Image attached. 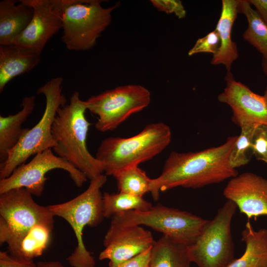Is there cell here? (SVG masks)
Returning <instances> with one entry per match:
<instances>
[{"label": "cell", "mask_w": 267, "mask_h": 267, "mask_svg": "<svg viewBox=\"0 0 267 267\" xmlns=\"http://www.w3.org/2000/svg\"><path fill=\"white\" fill-rule=\"evenodd\" d=\"M237 137L228 136L222 144L199 151H172L161 175L151 180L153 199L157 201L160 192L175 187L200 188L236 176L238 171L230 166L229 157Z\"/></svg>", "instance_id": "cell-1"}, {"label": "cell", "mask_w": 267, "mask_h": 267, "mask_svg": "<svg viewBox=\"0 0 267 267\" xmlns=\"http://www.w3.org/2000/svg\"><path fill=\"white\" fill-rule=\"evenodd\" d=\"M87 110L86 101L80 98L78 91L73 93L69 103L58 108L51 129L56 143L52 149L91 180L103 171L101 163L87 147L90 124L85 116Z\"/></svg>", "instance_id": "cell-2"}, {"label": "cell", "mask_w": 267, "mask_h": 267, "mask_svg": "<svg viewBox=\"0 0 267 267\" xmlns=\"http://www.w3.org/2000/svg\"><path fill=\"white\" fill-rule=\"evenodd\" d=\"M172 132L163 122L151 123L138 134L123 138L111 136L104 139L98 146L95 158L101 163L106 176L152 159L170 144Z\"/></svg>", "instance_id": "cell-3"}, {"label": "cell", "mask_w": 267, "mask_h": 267, "mask_svg": "<svg viewBox=\"0 0 267 267\" xmlns=\"http://www.w3.org/2000/svg\"><path fill=\"white\" fill-rule=\"evenodd\" d=\"M107 176L101 174L90 180L87 189L74 198L60 204L47 206L54 216L66 221L72 228L77 245L66 260L72 267H95V261L87 249L83 239L86 226L94 227L104 218L101 188L107 181Z\"/></svg>", "instance_id": "cell-4"}, {"label": "cell", "mask_w": 267, "mask_h": 267, "mask_svg": "<svg viewBox=\"0 0 267 267\" xmlns=\"http://www.w3.org/2000/svg\"><path fill=\"white\" fill-rule=\"evenodd\" d=\"M62 77H55L37 89V94H44L45 98L43 115L9 152L5 161L0 164V179L8 177L31 156L55 146L56 143L51 133L53 122L58 108L67 103L66 97L62 93Z\"/></svg>", "instance_id": "cell-5"}, {"label": "cell", "mask_w": 267, "mask_h": 267, "mask_svg": "<svg viewBox=\"0 0 267 267\" xmlns=\"http://www.w3.org/2000/svg\"><path fill=\"white\" fill-rule=\"evenodd\" d=\"M99 0H61L63 30L61 40L67 49L84 51L92 48L109 25L117 2L104 8Z\"/></svg>", "instance_id": "cell-6"}, {"label": "cell", "mask_w": 267, "mask_h": 267, "mask_svg": "<svg viewBox=\"0 0 267 267\" xmlns=\"http://www.w3.org/2000/svg\"><path fill=\"white\" fill-rule=\"evenodd\" d=\"M208 221L186 211L158 204L145 211L132 210L114 216L110 224L144 225L176 243L189 246L195 241Z\"/></svg>", "instance_id": "cell-7"}, {"label": "cell", "mask_w": 267, "mask_h": 267, "mask_svg": "<svg viewBox=\"0 0 267 267\" xmlns=\"http://www.w3.org/2000/svg\"><path fill=\"white\" fill-rule=\"evenodd\" d=\"M237 208L227 200L195 241L187 246L191 261L198 267H227L235 259L231 223Z\"/></svg>", "instance_id": "cell-8"}, {"label": "cell", "mask_w": 267, "mask_h": 267, "mask_svg": "<svg viewBox=\"0 0 267 267\" xmlns=\"http://www.w3.org/2000/svg\"><path fill=\"white\" fill-rule=\"evenodd\" d=\"M54 217L47 206L37 204L25 188L0 194V245L19 239L37 224L54 226Z\"/></svg>", "instance_id": "cell-9"}, {"label": "cell", "mask_w": 267, "mask_h": 267, "mask_svg": "<svg viewBox=\"0 0 267 267\" xmlns=\"http://www.w3.org/2000/svg\"><path fill=\"white\" fill-rule=\"evenodd\" d=\"M85 101L87 110L98 116L96 129L106 132L114 130L132 115L147 107L151 93L141 85H128L93 95Z\"/></svg>", "instance_id": "cell-10"}, {"label": "cell", "mask_w": 267, "mask_h": 267, "mask_svg": "<svg viewBox=\"0 0 267 267\" xmlns=\"http://www.w3.org/2000/svg\"><path fill=\"white\" fill-rule=\"evenodd\" d=\"M54 169L66 171L78 187L88 179L66 160L55 155L52 148H48L36 154L28 163L17 167L8 177L0 179V194L14 188H25L32 195L40 196L48 179L45 175Z\"/></svg>", "instance_id": "cell-11"}, {"label": "cell", "mask_w": 267, "mask_h": 267, "mask_svg": "<svg viewBox=\"0 0 267 267\" xmlns=\"http://www.w3.org/2000/svg\"><path fill=\"white\" fill-rule=\"evenodd\" d=\"M25 1L33 8V17L12 44L42 53L48 41L62 29L61 0Z\"/></svg>", "instance_id": "cell-12"}, {"label": "cell", "mask_w": 267, "mask_h": 267, "mask_svg": "<svg viewBox=\"0 0 267 267\" xmlns=\"http://www.w3.org/2000/svg\"><path fill=\"white\" fill-rule=\"evenodd\" d=\"M155 242L151 232L140 225L110 224L103 240L105 249L98 258L108 260L109 267H116L151 248Z\"/></svg>", "instance_id": "cell-13"}, {"label": "cell", "mask_w": 267, "mask_h": 267, "mask_svg": "<svg viewBox=\"0 0 267 267\" xmlns=\"http://www.w3.org/2000/svg\"><path fill=\"white\" fill-rule=\"evenodd\" d=\"M226 85L218 96L232 112V121L239 127L245 124L267 126V99L245 85L236 81L230 72L225 77Z\"/></svg>", "instance_id": "cell-14"}, {"label": "cell", "mask_w": 267, "mask_h": 267, "mask_svg": "<svg viewBox=\"0 0 267 267\" xmlns=\"http://www.w3.org/2000/svg\"><path fill=\"white\" fill-rule=\"evenodd\" d=\"M223 194L249 219L267 216V179L260 176L251 172L237 175L230 179Z\"/></svg>", "instance_id": "cell-15"}, {"label": "cell", "mask_w": 267, "mask_h": 267, "mask_svg": "<svg viewBox=\"0 0 267 267\" xmlns=\"http://www.w3.org/2000/svg\"><path fill=\"white\" fill-rule=\"evenodd\" d=\"M41 55L13 44L0 45V92L13 79L35 67L40 62Z\"/></svg>", "instance_id": "cell-16"}, {"label": "cell", "mask_w": 267, "mask_h": 267, "mask_svg": "<svg viewBox=\"0 0 267 267\" xmlns=\"http://www.w3.org/2000/svg\"><path fill=\"white\" fill-rule=\"evenodd\" d=\"M239 0H222V11L216 30L220 39L217 52L211 60L213 65L223 64L227 72H230L232 63L237 58L238 52L236 43L231 37L233 23L239 13Z\"/></svg>", "instance_id": "cell-17"}, {"label": "cell", "mask_w": 267, "mask_h": 267, "mask_svg": "<svg viewBox=\"0 0 267 267\" xmlns=\"http://www.w3.org/2000/svg\"><path fill=\"white\" fill-rule=\"evenodd\" d=\"M35 96L24 97L21 102L22 109L14 115L0 116V162L7 159L9 152L18 143L29 128L22 125L32 114L36 106Z\"/></svg>", "instance_id": "cell-18"}, {"label": "cell", "mask_w": 267, "mask_h": 267, "mask_svg": "<svg viewBox=\"0 0 267 267\" xmlns=\"http://www.w3.org/2000/svg\"><path fill=\"white\" fill-rule=\"evenodd\" d=\"M33 9L25 0L0 2V45L11 44L28 26Z\"/></svg>", "instance_id": "cell-19"}, {"label": "cell", "mask_w": 267, "mask_h": 267, "mask_svg": "<svg viewBox=\"0 0 267 267\" xmlns=\"http://www.w3.org/2000/svg\"><path fill=\"white\" fill-rule=\"evenodd\" d=\"M243 254L227 267H267V229L255 230L249 221L241 232Z\"/></svg>", "instance_id": "cell-20"}, {"label": "cell", "mask_w": 267, "mask_h": 267, "mask_svg": "<svg viewBox=\"0 0 267 267\" xmlns=\"http://www.w3.org/2000/svg\"><path fill=\"white\" fill-rule=\"evenodd\" d=\"M53 226L39 223L20 238L7 244L8 253L16 258L33 260L43 255L48 246Z\"/></svg>", "instance_id": "cell-21"}, {"label": "cell", "mask_w": 267, "mask_h": 267, "mask_svg": "<svg viewBox=\"0 0 267 267\" xmlns=\"http://www.w3.org/2000/svg\"><path fill=\"white\" fill-rule=\"evenodd\" d=\"M187 246L163 235L153 245L148 267H190Z\"/></svg>", "instance_id": "cell-22"}, {"label": "cell", "mask_w": 267, "mask_h": 267, "mask_svg": "<svg viewBox=\"0 0 267 267\" xmlns=\"http://www.w3.org/2000/svg\"><path fill=\"white\" fill-rule=\"evenodd\" d=\"M239 13L248 21V28L243 34L244 40L254 46L262 55L267 56V25L248 0H239Z\"/></svg>", "instance_id": "cell-23"}, {"label": "cell", "mask_w": 267, "mask_h": 267, "mask_svg": "<svg viewBox=\"0 0 267 267\" xmlns=\"http://www.w3.org/2000/svg\"><path fill=\"white\" fill-rule=\"evenodd\" d=\"M102 206L104 218H112L116 215L132 210L145 211L152 207L151 203L142 197L121 192L113 193L104 192Z\"/></svg>", "instance_id": "cell-24"}, {"label": "cell", "mask_w": 267, "mask_h": 267, "mask_svg": "<svg viewBox=\"0 0 267 267\" xmlns=\"http://www.w3.org/2000/svg\"><path fill=\"white\" fill-rule=\"evenodd\" d=\"M119 192L142 197L150 191L151 179L138 166L123 169L113 176Z\"/></svg>", "instance_id": "cell-25"}, {"label": "cell", "mask_w": 267, "mask_h": 267, "mask_svg": "<svg viewBox=\"0 0 267 267\" xmlns=\"http://www.w3.org/2000/svg\"><path fill=\"white\" fill-rule=\"evenodd\" d=\"M258 125L245 124L241 126V132L230 152L229 162L235 169L247 165L250 161L253 152L251 147L253 134Z\"/></svg>", "instance_id": "cell-26"}, {"label": "cell", "mask_w": 267, "mask_h": 267, "mask_svg": "<svg viewBox=\"0 0 267 267\" xmlns=\"http://www.w3.org/2000/svg\"><path fill=\"white\" fill-rule=\"evenodd\" d=\"M253 155L267 165V126L258 125L254 132L251 143Z\"/></svg>", "instance_id": "cell-27"}, {"label": "cell", "mask_w": 267, "mask_h": 267, "mask_svg": "<svg viewBox=\"0 0 267 267\" xmlns=\"http://www.w3.org/2000/svg\"><path fill=\"white\" fill-rule=\"evenodd\" d=\"M220 45V39L217 31L215 30L209 33L206 36L198 39L194 45L188 52L189 56L206 52L214 55L218 51Z\"/></svg>", "instance_id": "cell-28"}, {"label": "cell", "mask_w": 267, "mask_h": 267, "mask_svg": "<svg viewBox=\"0 0 267 267\" xmlns=\"http://www.w3.org/2000/svg\"><path fill=\"white\" fill-rule=\"evenodd\" d=\"M152 5L160 11L168 14L174 13L178 18H184L186 10L179 0H151Z\"/></svg>", "instance_id": "cell-29"}, {"label": "cell", "mask_w": 267, "mask_h": 267, "mask_svg": "<svg viewBox=\"0 0 267 267\" xmlns=\"http://www.w3.org/2000/svg\"><path fill=\"white\" fill-rule=\"evenodd\" d=\"M0 267H38L33 260L16 258L8 252H0Z\"/></svg>", "instance_id": "cell-30"}, {"label": "cell", "mask_w": 267, "mask_h": 267, "mask_svg": "<svg viewBox=\"0 0 267 267\" xmlns=\"http://www.w3.org/2000/svg\"><path fill=\"white\" fill-rule=\"evenodd\" d=\"M151 248L121 263L116 267H148Z\"/></svg>", "instance_id": "cell-31"}, {"label": "cell", "mask_w": 267, "mask_h": 267, "mask_svg": "<svg viewBox=\"0 0 267 267\" xmlns=\"http://www.w3.org/2000/svg\"><path fill=\"white\" fill-rule=\"evenodd\" d=\"M267 25V0H248Z\"/></svg>", "instance_id": "cell-32"}, {"label": "cell", "mask_w": 267, "mask_h": 267, "mask_svg": "<svg viewBox=\"0 0 267 267\" xmlns=\"http://www.w3.org/2000/svg\"><path fill=\"white\" fill-rule=\"evenodd\" d=\"M37 265L38 267H66L58 261H41Z\"/></svg>", "instance_id": "cell-33"}, {"label": "cell", "mask_w": 267, "mask_h": 267, "mask_svg": "<svg viewBox=\"0 0 267 267\" xmlns=\"http://www.w3.org/2000/svg\"><path fill=\"white\" fill-rule=\"evenodd\" d=\"M262 66L264 72L267 75V56H263Z\"/></svg>", "instance_id": "cell-34"}, {"label": "cell", "mask_w": 267, "mask_h": 267, "mask_svg": "<svg viewBox=\"0 0 267 267\" xmlns=\"http://www.w3.org/2000/svg\"><path fill=\"white\" fill-rule=\"evenodd\" d=\"M264 96L266 98V99H267V85L266 86V89L265 90V92H264Z\"/></svg>", "instance_id": "cell-35"}]
</instances>
